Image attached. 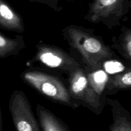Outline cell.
Segmentation results:
<instances>
[{"mask_svg": "<svg viewBox=\"0 0 131 131\" xmlns=\"http://www.w3.org/2000/svg\"><path fill=\"white\" fill-rule=\"evenodd\" d=\"M0 131H3V120L2 115H1V106H0Z\"/></svg>", "mask_w": 131, "mask_h": 131, "instance_id": "9a60e30c", "label": "cell"}, {"mask_svg": "<svg viewBox=\"0 0 131 131\" xmlns=\"http://www.w3.org/2000/svg\"><path fill=\"white\" fill-rule=\"evenodd\" d=\"M9 110L16 131H42L25 93L14 90L9 99Z\"/></svg>", "mask_w": 131, "mask_h": 131, "instance_id": "8992f818", "label": "cell"}, {"mask_svg": "<svg viewBox=\"0 0 131 131\" xmlns=\"http://www.w3.org/2000/svg\"><path fill=\"white\" fill-rule=\"evenodd\" d=\"M111 47L115 49L125 60L131 63V29L126 26H122L118 37L112 39Z\"/></svg>", "mask_w": 131, "mask_h": 131, "instance_id": "7c38bea8", "label": "cell"}, {"mask_svg": "<svg viewBox=\"0 0 131 131\" xmlns=\"http://www.w3.org/2000/svg\"><path fill=\"white\" fill-rule=\"evenodd\" d=\"M0 28L19 33L25 29L21 16L5 0H0Z\"/></svg>", "mask_w": 131, "mask_h": 131, "instance_id": "ba28073f", "label": "cell"}, {"mask_svg": "<svg viewBox=\"0 0 131 131\" xmlns=\"http://www.w3.org/2000/svg\"><path fill=\"white\" fill-rule=\"evenodd\" d=\"M87 76L90 83L97 93L103 98L106 97L104 95L105 88L108 80L109 75L102 68L92 70L86 71Z\"/></svg>", "mask_w": 131, "mask_h": 131, "instance_id": "4fadbf2b", "label": "cell"}, {"mask_svg": "<svg viewBox=\"0 0 131 131\" xmlns=\"http://www.w3.org/2000/svg\"><path fill=\"white\" fill-rule=\"evenodd\" d=\"M20 77L24 83L54 102L73 109L81 106L70 96L63 82L55 75L37 69H27Z\"/></svg>", "mask_w": 131, "mask_h": 131, "instance_id": "7a4b0ae2", "label": "cell"}, {"mask_svg": "<svg viewBox=\"0 0 131 131\" xmlns=\"http://www.w3.org/2000/svg\"><path fill=\"white\" fill-rule=\"evenodd\" d=\"M25 47V40L21 35L10 38L0 33V58L17 56Z\"/></svg>", "mask_w": 131, "mask_h": 131, "instance_id": "8fae6325", "label": "cell"}, {"mask_svg": "<svg viewBox=\"0 0 131 131\" xmlns=\"http://www.w3.org/2000/svg\"><path fill=\"white\" fill-rule=\"evenodd\" d=\"M36 111L42 131H71L61 119L44 106L37 104Z\"/></svg>", "mask_w": 131, "mask_h": 131, "instance_id": "9c48e42d", "label": "cell"}, {"mask_svg": "<svg viewBox=\"0 0 131 131\" xmlns=\"http://www.w3.org/2000/svg\"><path fill=\"white\" fill-rule=\"evenodd\" d=\"M131 8V0H92L84 19L92 23H102L107 29L121 25Z\"/></svg>", "mask_w": 131, "mask_h": 131, "instance_id": "3957f363", "label": "cell"}, {"mask_svg": "<svg viewBox=\"0 0 131 131\" xmlns=\"http://www.w3.org/2000/svg\"><path fill=\"white\" fill-rule=\"evenodd\" d=\"M131 91V67H128L122 72L109 76L104 95H112L120 90Z\"/></svg>", "mask_w": 131, "mask_h": 131, "instance_id": "30bf717a", "label": "cell"}, {"mask_svg": "<svg viewBox=\"0 0 131 131\" xmlns=\"http://www.w3.org/2000/svg\"><path fill=\"white\" fill-rule=\"evenodd\" d=\"M31 2L33 3H38L43 4L51 8L55 12H59L62 10V7L59 5V2L60 0H29Z\"/></svg>", "mask_w": 131, "mask_h": 131, "instance_id": "5bb4252c", "label": "cell"}, {"mask_svg": "<svg viewBox=\"0 0 131 131\" xmlns=\"http://www.w3.org/2000/svg\"><path fill=\"white\" fill-rule=\"evenodd\" d=\"M106 104L110 107L112 115V123L110 131H131V115L118 100L106 98Z\"/></svg>", "mask_w": 131, "mask_h": 131, "instance_id": "52a82bcc", "label": "cell"}, {"mask_svg": "<svg viewBox=\"0 0 131 131\" xmlns=\"http://www.w3.org/2000/svg\"><path fill=\"white\" fill-rule=\"evenodd\" d=\"M69 93L75 101L100 115L106 104V99L100 96L90 83L87 73L81 65L69 74Z\"/></svg>", "mask_w": 131, "mask_h": 131, "instance_id": "277c9868", "label": "cell"}, {"mask_svg": "<svg viewBox=\"0 0 131 131\" xmlns=\"http://www.w3.org/2000/svg\"><path fill=\"white\" fill-rule=\"evenodd\" d=\"M31 63L41 65L68 74L80 67L81 63L61 48L52 45L39 43Z\"/></svg>", "mask_w": 131, "mask_h": 131, "instance_id": "5b68a950", "label": "cell"}, {"mask_svg": "<svg viewBox=\"0 0 131 131\" xmlns=\"http://www.w3.org/2000/svg\"><path fill=\"white\" fill-rule=\"evenodd\" d=\"M62 34L69 46L80 54L86 71L97 70L105 61L117 58L111 47L93 29L69 25L62 29Z\"/></svg>", "mask_w": 131, "mask_h": 131, "instance_id": "6da1fadb", "label": "cell"}]
</instances>
